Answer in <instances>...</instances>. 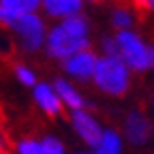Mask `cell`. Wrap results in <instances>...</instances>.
<instances>
[{"mask_svg":"<svg viewBox=\"0 0 154 154\" xmlns=\"http://www.w3.org/2000/svg\"><path fill=\"white\" fill-rule=\"evenodd\" d=\"M47 53L53 58L66 60L88 47L87 23L83 17H68L47 34Z\"/></svg>","mask_w":154,"mask_h":154,"instance_id":"cell-1","label":"cell"},{"mask_svg":"<svg viewBox=\"0 0 154 154\" xmlns=\"http://www.w3.org/2000/svg\"><path fill=\"white\" fill-rule=\"evenodd\" d=\"M128 77V66L122 58H113V57H103L98 60L94 81L100 88L107 94L120 96L128 90L130 85Z\"/></svg>","mask_w":154,"mask_h":154,"instance_id":"cell-2","label":"cell"},{"mask_svg":"<svg viewBox=\"0 0 154 154\" xmlns=\"http://www.w3.org/2000/svg\"><path fill=\"white\" fill-rule=\"evenodd\" d=\"M117 42L120 45V58L126 62V66L137 72L150 68V47H147L134 32L120 30L117 34Z\"/></svg>","mask_w":154,"mask_h":154,"instance_id":"cell-3","label":"cell"},{"mask_svg":"<svg viewBox=\"0 0 154 154\" xmlns=\"http://www.w3.org/2000/svg\"><path fill=\"white\" fill-rule=\"evenodd\" d=\"M10 26L17 32L21 45H23L25 51H38L42 47L43 38H45V25L36 13L25 15V17H21L19 21L11 23Z\"/></svg>","mask_w":154,"mask_h":154,"instance_id":"cell-4","label":"cell"},{"mask_svg":"<svg viewBox=\"0 0 154 154\" xmlns=\"http://www.w3.org/2000/svg\"><path fill=\"white\" fill-rule=\"evenodd\" d=\"M72 122H73L75 132L81 135V139H85V143L90 145V147H94V149L100 147L103 132H102V128H100V124L88 113H85L83 109L73 111L72 113Z\"/></svg>","mask_w":154,"mask_h":154,"instance_id":"cell-5","label":"cell"},{"mask_svg":"<svg viewBox=\"0 0 154 154\" xmlns=\"http://www.w3.org/2000/svg\"><path fill=\"white\" fill-rule=\"evenodd\" d=\"M98 60L100 58H96L94 53L81 51V53H77V55L62 60V66L70 75L77 77V79H81V81H87L88 77H94Z\"/></svg>","mask_w":154,"mask_h":154,"instance_id":"cell-6","label":"cell"},{"mask_svg":"<svg viewBox=\"0 0 154 154\" xmlns=\"http://www.w3.org/2000/svg\"><path fill=\"white\" fill-rule=\"evenodd\" d=\"M38 4L40 0H0V17L4 23L11 25L25 15L34 13Z\"/></svg>","mask_w":154,"mask_h":154,"instance_id":"cell-7","label":"cell"},{"mask_svg":"<svg viewBox=\"0 0 154 154\" xmlns=\"http://www.w3.org/2000/svg\"><path fill=\"white\" fill-rule=\"evenodd\" d=\"M124 132L130 143L134 145H143L147 143V139L150 137V122L143 117L141 113H130L124 124Z\"/></svg>","mask_w":154,"mask_h":154,"instance_id":"cell-8","label":"cell"},{"mask_svg":"<svg viewBox=\"0 0 154 154\" xmlns=\"http://www.w3.org/2000/svg\"><path fill=\"white\" fill-rule=\"evenodd\" d=\"M34 100L47 115H58L60 109H62V100H60V96L57 94V90L51 88L49 85H45V83L36 85Z\"/></svg>","mask_w":154,"mask_h":154,"instance_id":"cell-9","label":"cell"},{"mask_svg":"<svg viewBox=\"0 0 154 154\" xmlns=\"http://www.w3.org/2000/svg\"><path fill=\"white\" fill-rule=\"evenodd\" d=\"M45 11L53 17H75L81 10V0H42Z\"/></svg>","mask_w":154,"mask_h":154,"instance_id":"cell-10","label":"cell"},{"mask_svg":"<svg viewBox=\"0 0 154 154\" xmlns=\"http://www.w3.org/2000/svg\"><path fill=\"white\" fill-rule=\"evenodd\" d=\"M53 88L57 90V94L60 96V100H62L68 107H72L73 111L83 109V105H85L83 98H81V94L72 87L70 83H66L64 79H57V81H55V87H53Z\"/></svg>","mask_w":154,"mask_h":154,"instance_id":"cell-11","label":"cell"},{"mask_svg":"<svg viewBox=\"0 0 154 154\" xmlns=\"http://www.w3.org/2000/svg\"><path fill=\"white\" fill-rule=\"evenodd\" d=\"M94 154H120V137L111 130L103 132L102 143H100Z\"/></svg>","mask_w":154,"mask_h":154,"instance_id":"cell-12","label":"cell"},{"mask_svg":"<svg viewBox=\"0 0 154 154\" xmlns=\"http://www.w3.org/2000/svg\"><path fill=\"white\" fill-rule=\"evenodd\" d=\"M42 154H64V147L55 137H45L42 141Z\"/></svg>","mask_w":154,"mask_h":154,"instance_id":"cell-13","label":"cell"},{"mask_svg":"<svg viewBox=\"0 0 154 154\" xmlns=\"http://www.w3.org/2000/svg\"><path fill=\"white\" fill-rule=\"evenodd\" d=\"M113 25L119 26L120 30H126L130 25H132V17L126 10H115L113 11Z\"/></svg>","mask_w":154,"mask_h":154,"instance_id":"cell-14","label":"cell"},{"mask_svg":"<svg viewBox=\"0 0 154 154\" xmlns=\"http://www.w3.org/2000/svg\"><path fill=\"white\" fill-rule=\"evenodd\" d=\"M105 57H113V58H120V45L117 42V38H105L102 42Z\"/></svg>","mask_w":154,"mask_h":154,"instance_id":"cell-15","label":"cell"},{"mask_svg":"<svg viewBox=\"0 0 154 154\" xmlns=\"http://www.w3.org/2000/svg\"><path fill=\"white\" fill-rule=\"evenodd\" d=\"M15 75H17V79L23 85H28V87L36 85V75L30 72L28 68H25V66H17V68H15Z\"/></svg>","mask_w":154,"mask_h":154,"instance_id":"cell-16","label":"cell"},{"mask_svg":"<svg viewBox=\"0 0 154 154\" xmlns=\"http://www.w3.org/2000/svg\"><path fill=\"white\" fill-rule=\"evenodd\" d=\"M19 154H42V143H36V141H21L19 147H17Z\"/></svg>","mask_w":154,"mask_h":154,"instance_id":"cell-17","label":"cell"},{"mask_svg":"<svg viewBox=\"0 0 154 154\" xmlns=\"http://www.w3.org/2000/svg\"><path fill=\"white\" fill-rule=\"evenodd\" d=\"M139 6H147V8H150V10H154V0H135Z\"/></svg>","mask_w":154,"mask_h":154,"instance_id":"cell-18","label":"cell"},{"mask_svg":"<svg viewBox=\"0 0 154 154\" xmlns=\"http://www.w3.org/2000/svg\"><path fill=\"white\" fill-rule=\"evenodd\" d=\"M150 68H154V47H150Z\"/></svg>","mask_w":154,"mask_h":154,"instance_id":"cell-19","label":"cell"}]
</instances>
